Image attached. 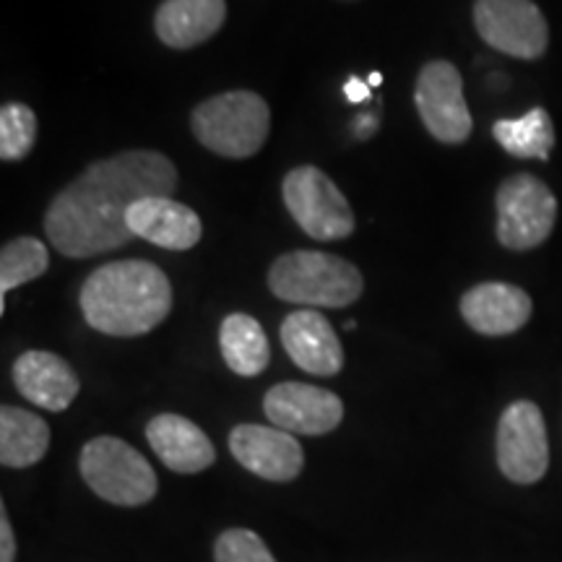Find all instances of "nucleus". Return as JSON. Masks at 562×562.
Returning a JSON list of instances; mask_svg holds the SVG:
<instances>
[{
    "label": "nucleus",
    "instance_id": "obj_1",
    "mask_svg": "<svg viewBox=\"0 0 562 562\" xmlns=\"http://www.w3.org/2000/svg\"><path fill=\"white\" fill-rule=\"evenodd\" d=\"M175 191L178 170L165 154L133 149L100 159L53 199L45 214L47 240L68 258L123 248L133 240L128 227L133 203Z\"/></svg>",
    "mask_w": 562,
    "mask_h": 562
},
{
    "label": "nucleus",
    "instance_id": "obj_2",
    "mask_svg": "<svg viewBox=\"0 0 562 562\" xmlns=\"http://www.w3.org/2000/svg\"><path fill=\"white\" fill-rule=\"evenodd\" d=\"M81 313L94 331L133 339L154 331L172 311V284L157 263H104L83 281Z\"/></svg>",
    "mask_w": 562,
    "mask_h": 562
},
{
    "label": "nucleus",
    "instance_id": "obj_3",
    "mask_svg": "<svg viewBox=\"0 0 562 562\" xmlns=\"http://www.w3.org/2000/svg\"><path fill=\"white\" fill-rule=\"evenodd\" d=\"M269 290L294 305L347 307L360 300L364 279L355 263L331 252L294 250L273 261Z\"/></svg>",
    "mask_w": 562,
    "mask_h": 562
},
{
    "label": "nucleus",
    "instance_id": "obj_4",
    "mask_svg": "<svg viewBox=\"0 0 562 562\" xmlns=\"http://www.w3.org/2000/svg\"><path fill=\"white\" fill-rule=\"evenodd\" d=\"M191 125L209 151L227 159H248L269 138L271 110L256 91H224L193 110Z\"/></svg>",
    "mask_w": 562,
    "mask_h": 562
},
{
    "label": "nucleus",
    "instance_id": "obj_5",
    "mask_svg": "<svg viewBox=\"0 0 562 562\" xmlns=\"http://www.w3.org/2000/svg\"><path fill=\"white\" fill-rule=\"evenodd\" d=\"M79 472L94 495L123 508H138L157 497L159 482L151 463L121 438L102 435L81 448Z\"/></svg>",
    "mask_w": 562,
    "mask_h": 562
},
{
    "label": "nucleus",
    "instance_id": "obj_6",
    "mask_svg": "<svg viewBox=\"0 0 562 562\" xmlns=\"http://www.w3.org/2000/svg\"><path fill=\"white\" fill-rule=\"evenodd\" d=\"M286 211L315 240H344L355 232V211L326 172L313 165L294 167L281 182Z\"/></svg>",
    "mask_w": 562,
    "mask_h": 562
},
{
    "label": "nucleus",
    "instance_id": "obj_7",
    "mask_svg": "<svg viewBox=\"0 0 562 562\" xmlns=\"http://www.w3.org/2000/svg\"><path fill=\"white\" fill-rule=\"evenodd\" d=\"M497 240L510 250L539 248L552 235L558 199L533 175H513L497 188Z\"/></svg>",
    "mask_w": 562,
    "mask_h": 562
},
{
    "label": "nucleus",
    "instance_id": "obj_8",
    "mask_svg": "<svg viewBox=\"0 0 562 562\" xmlns=\"http://www.w3.org/2000/svg\"><path fill=\"white\" fill-rule=\"evenodd\" d=\"M474 26L490 47L521 60L542 58L550 26L533 0H476Z\"/></svg>",
    "mask_w": 562,
    "mask_h": 562
},
{
    "label": "nucleus",
    "instance_id": "obj_9",
    "mask_svg": "<svg viewBox=\"0 0 562 562\" xmlns=\"http://www.w3.org/2000/svg\"><path fill=\"white\" fill-rule=\"evenodd\" d=\"M497 467L516 484L539 482L550 469L547 425L533 402H516L503 412L497 425Z\"/></svg>",
    "mask_w": 562,
    "mask_h": 562
},
{
    "label": "nucleus",
    "instance_id": "obj_10",
    "mask_svg": "<svg viewBox=\"0 0 562 562\" xmlns=\"http://www.w3.org/2000/svg\"><path fill=\"white\" fill-rule=\"evenodd\" d=\"M414 104L425 128L440 144H463L472 136V112L463 100V79L453 63L432 60L419 70Z\"/></svg>",
    "mask_w": 562,
    "mask_h": 562
},
{
    "label": "nucleus",
    "instance_id": "obj_11",
    "mask_svg": "<svg viewBox=\"0 0 562 562\" xmlns=\"http://www.w3.org/2000/svg\"><path fill=\"white\" fill-rule=\"evenodd\" d=\"M263 412L279 430L326 435L344 419V404L334 391L307 383H279L263 398Z\"/></svg>",
    "mask_w": 562,
    "mask_h": 562
},
{
    "label": "nucleus",
    "instance_id": "obj_12",
    "mask_svg": "<svg viewBox=\"0 0 562 562\" xmlns=\"http://www.w3.org/2000/svg\"><path fill=\"white\" fill-rule=\"evenodd\" d=\"M229 451L240 467L269 482H292L305 469L297 438L279 427L237 425L229 432Z\"/></svg>",
    "mask_w": 562,
    "mask_h": 562
},
{
    "label": "nucleus",
    "instance_id": "obj_13",
    "mask_svg": "<svg viewBox=\"0 0 562 562\" xmlns=\"http://www.w3.org/2000/svg\"><path fill=\"white\" fill-rule=\"evenodd\" d=\"M290 360L311 375L331 378L344 368V347L334 326L318 311H294L279 328Z\"/></svg>",
    "mask_w": 562,
    "mask_h": 562
},
{
    "label": "nucleus",
    "instance_id": "obj_14",
    "mask_svg": "<svg viewBox=\"0 0 562 562\" xmlns=\"http://www.w3.org/2000/svg\"><path fill=\"white\" fill-rule=\"evenodd\" d=\"M133 237L165 250H191L203 235L201 216L191 206L175 201L172 195H154L133 203L128 211Z\"/></svg>",
    "mask_w": 562,
    "mask_h": 562
},
{
    "label": "nucleus",
    "instance_id": "obj_15",
    "mask_svg": "<svg viewBox=\"0 0 562 562\" xmlns=\"http://www.w3.org/2000/svg\"><path fill=\"white\" fill-rule=\"evenodd\" d=\"M533 313V302L521 286L484 281L461 297V315L476 334L508 336L521 331Z\"/></svg>",
    "mask_w": 562,
    "mask_h": 562
},
{
    "label": "nucleus",
    "instance_id": "obj_16",
    "mask_svg": "<svg viewBox=\"0 0 562 562\" xmlns=\"http://www.w3.org/2000/svg\"><path fill=\"white\" fill-rule=\"evenodd\" d=\"M13 383L26 402L47 412H66L79 396V375L53 351L32 349L13 362Z\"/></svg>",
    "mask_w": 562,
    "mask_h": 562
},
{
    "label": "nucleus",
    "instance_id": "obj_17",
    "mask_svg": "<svg viewBox=\"0 0 562 562\" xmlns=\"http://www.w3.org/2000/svg\"><path fill=\"white\" fill-rule=\"evenodd\" d=\"M146 438L170 472L199 474L216 461L214 442L195 422L180 414H157L146 425Z\"/></svg>",
    "mask_w": 562,
    "mask_h": 562
},
{
    "label": "nucleus",
    "instance_id": "obj_18",
    "mask_svg": "<svg viewBox=\"0 0 562 562\" xmlns=\"http://www.w3.org/2000/svg\"><path fill=\"white\" fill-rule=\"evenodd\" d=\"M227 19L224 0H165L154 16L157 37L175 50L201 45L222 30Z\"/></svg>",
    "mask_w": 562,
    "mask_h": 562
},
{
    "label": "nucleus",
    "instance_id": "obj_19",
    "mask_svg": "<svg viewBox=\"0 0 562 562\" xmlns=\"http://www.w3.org/2000/svg\"><path fill=\"white\" fill-rule=\"evenodd\" d=\"M50 427L37 414L3 406L0 409V463L5 469H30L45 459Z\"/></svg>",
    "mask_w": 562,
    "mask_h": 562
},
{
    "label": "nucleus",
    "instance_id": "obj_20",
    "mask_svg": "<svg viewBox=\"0 0 562 562\" xmlns=\"http://www.w3.org/2000/svg\"><path fill=\"white\" fill-rule=\"evenodd\" d=\"M222 357L232 372L243 378H256L269 368L271 349L266 331L252 315L232 313L220 328Z\"/></svg>",
    "mask_w": 562,
    "mask_h": 562
},
{
    "label": "nucleus",
    "instance_id": "obj_21",
    "mask_svg": "<svg viewBox=\"0 0 562 562\" xmlns=\"http://www.w3.org/2000/svg\"><path fill=\"white\" fill-rule=\"evenodd\" d=\"M492 136L505 151L518 159H550L554 149V128L547 110L533 108L518 121H497L492 125Z\"/></svg>",
    "mask_w": 562,
    "mask_h": 562
},
{
    "label": "nucleus",
    "instance_id": "obj_22",
    "mask_svg": "<svg viewBox=\"0 0 562 562\" xmlns=\"http://www.w3.org/2000/svg\"><path fill=\"white\" fill-rule=\"evenodd\" d=\"M50 266L47 245L37 237H16L0 252V313H5V294L26 281L40 279Z\"/></svg>",
    "mask_w": 562,
    "mask_h": 562
},
{
    "label": "nucleus",
    "instance_id": "obj_23",
    "mask_svg": "<svg viewBox=\"0 0 562 562\" xmlns=\"http://www.w3.org/2000/svg\"><path fill=\"white\" fill-rule=\"evenodd\" d=\"M37 115L21 102H9L0 110V159L19 161L34 149Z\"/></svg>",
    "mask_w": 562,
    "mask_h": 562
},
{
    "label": "nucleus",
    "instance_id": "obj_24",
    "mask_svg": "<svg viewBox=\"0 0 562 562\" xmlns=\"http://www.w3.org/2000/svg\"><path fill=\"white\" fill-rule=\"evenodd\" d=\"M216 562H277L269 547L256 531L229 529L214 542Z\"/></svg>",
    "mask_w": 562,
    "mask_h": 562
},
{
    "label": "nucleus",
    "instance_id": "obj_25",
    "mask_svg": "<svg viewBox=\"0 0 562 562\" xmlns=\"http://www.w3.org/2000/svg\"><path fill=\"white\" fill-rule=\"evenodd\" d=\"M13 560H16V539H13L9 513H5V508H0V562Z\"/></svg>",
    "mask_w": 562,
    "mask_h": 562
},
{
    "label": "nucleus",
    "instance_id": "obj_26",
    "mask_svg": "<svg viewBox=\"0 0 562 562\" xmlns=\"http://www.w3.org/2000/svg\"><path fill=\"white\" fill-rule=\"evenodd\" d=\"M344 97H347V102L351 104H362V102H370L372 100V87L368 81L357 79V76H351V79L344 83Z\"/></svg>",
    "mask_w": 562,
    "mask_h": 562
},
{
    "label": "nucleus",
    "instance_id": "obj_27",
    "mask_svg": "<svg viewBox=\"0 0 562 562\" xmlns=\"http://www.w3.org/2000/svg\"><path fill=\"white\" fill-rule=\"evenodd\" d=\"M375 131H378V115H375V112L360 115L355 123H351V133H355V138H360V140H368Z\"/></svg>",
    "mask_w": 562,
    "mask_h": 562
},
{
    "label": "nucleus",
    "instance_id": "obj_28",
    "mask_svg": "<svg viewBox=\"0 0 562 562\" xmlns=\"http://www.w3.org/2000/svg\"><path fill=\"white\" fill-rule=\"evenodd\" d=\"M368 83H370L372 89H375V87H381V83H383V76L378 74V70H372V74L368 76Z\"/></svg>",
    "mask_w": 562,
    "mask_h": 562
}]
</instances>
